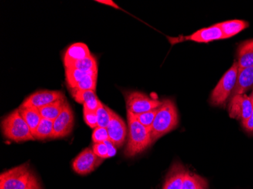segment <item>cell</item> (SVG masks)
I'll return each mask as SVG.
<instances>
[{
	"instance_id": "cell-1",
	"label": "cell",
	"mask_w": 253,
	"mask_h": 189,
	"mask_svg": "<svg viewBox=\"0 0 253 189\" xmlns=\"http://www.w3.org/2000/svg\"><path fill=\"white\" fill-rule=\"evenodd\" d=\"M128 140L125 151V156L134 157L144 151L153 144L149 129L136 120L134 114L127 112Z\"/></svg>"
},
{
	"instance_id": "cell-2",
	"label": "cell",
	"mask_w": 253,
	"mask_h": 189,
	"mask_svg": "<svg viewBox=\"0 0 253 189\" xmlns=\"http://www.w3.org/2000/svg\"><path fill=\"white\" fill-rule=\"evenodd\" d=\"M178 122V113L174 102L171 99L163 101L154 122L149 129L153 143L175 129Z\"/></svg>"
},
{
	"instance_id": "cell-3",
	"label": "cell",
	"mask_w": 253,
	"mask_h": 189,
	"mask_svg": "<svg viewBox=\"0 0 253 189\" xmlns=\"http://www.w3.org/2000/svg\"><path fill=\"white\" fill-rule=\"evenodd\" d=\"M1 127L4 136L15 143H23L35 139L18 109L3 118Z\"/></svg>"
},
{
	"instance_id": "cell-4",
	"label": "cell",
	"mask_w": 253,
	"mask_h": 189,
	"mask_svg": "<svg viewBox=\"0 0 253 189\" xmlns=\"http://www.w3.org/2000/svg\"><path fill=\"white\" fill-rule=\"evenodd\" d=\"M29 165L22 164L1 173L0 189H25L34 180Z\"/></svg>"
},
{
	"instance_id": "cell-5",
	"label": "cell",
	"mask_w": 253,
	"mask_h": 189,
	"mask_svg": "<svg viewBox=\"0 0 253 189\" xmlns=\"http://www.w3.org/2000/svg\"><path fill=\"white\" fill-rule=\"evenodd\" d=\"M238 75V64L234 62L232 67L223 75L211 93V105L214 106H221L224 105L226 101L231 96L237 83Z\"/></svg>"
},
{
	"instance_id": "cell-6",
	"label": "cell",
	"mask_w": 253,
	"mask_h": 189,
	"mask_svg": "<svg viewBox=\"0 0 253 189\" xmlns=\"http://www.w3.org/2000/svg\"><path fill=\"white\" fill-rule=\"evenodd\" d=\"M125 96L127 112L134 115L158 109L163 104L159 99H153L143 92L136 91L125 92Z\"/></svg>"
},
{
	"instance_id": "cell-7",
	"label": "cell",
	"mask_w": 253,
	"mask_h": 189,
	"mask_svg": "<svg viewBox=\"0 0 253 189\" xmlns=\"http://www.w3.org/2000/svg\"><path fill=\"white\" fill-rule=\"evenodd\" d=\"M253 110V102L251 96L240 94L231 97L229 104V115L231 118L241 120L242 123L247 121L251 116Z\"/></svg>"
},
{
	"instance_id": "cell-8",
	"label": "cell",
	"mask_w": 253,
	"mask_h": 189,
	"mask_svg": "<svg viewBox=\"0 0 253 189\" xmlns=\"http://www.w3.org/2000/svg\"><path fill=\"white\" fill-rule=\"evenodd\" d=\"M103 160L95 154L93 149L86 148L75 157L72 163V168L78 174L87 175L94 171Z\"/></svg>"
},
{
	"instance_id": "cell-9",
	"label": "cell",
	"mask_w": 253,
	"mask_h": 189,
	"mask_svg": "<svg viewBox=\"0 0 253 189\" xmlns=\"http://www.w3.org/2000/svg\"><path fill=\"white\" fill-rule=\"evenodd\" d=\"M65 99V95L61 91H38L28 96L21 104V107H33L40 109L57 101Z\"/></svg>"
},
{
	"instance_id": "cell-10",
	"label": "cell",
	"mask_w": 253,
	"mask_h": 189,
	"mask_svg": "<svg viewBox=\"0 0 253 189\" xmlns=\"http://www.w3.org/2000/svg\"><path fill=\"white\" fill-rule=\"evenodd\" d=\"M75 124L73 111L67 102L62 113L53 121V134L52 139L64 138L70 134Z\"/></svg>"
},
{
	"instance_id": "cell-11",
	"label": "cell",
	"mask_w": 253,
	"mask_h": 189,
	"mask_svg": "<svg viewBox=\"0 0 253 189\" xmlns=\"http://www.w3.org/2000/svg\"><path fill=\"white\" fill-rule=\"evenodd\" d=\"M224 39L222 31L219 26L216 25L209 28H203L193 33L191 35L186 37H180L179 38H174L172 43L183 42V41H193L196 42H203L208 43L214 40Z\"/></svg>"
},
{
	"instance_id": "cell-12",
	"label": "cell",
	"mask_w": 253,
	"mask_h": 189,
	"mask_svg": "<svg viewBox=\"0 0 253 189\" xmlns=\"http://www.w3.org/2000/svg\"><path fill=\"white\" fill-rule=\"evenodd\" d=\"M106 129L109 133V140L112 141L116 147H122L125 143L127 129L123 119L113 111H112L110 123Z\"/></svg>"
},
{
	"instance_id": "cell-13",
	"label": "cell",
	"mask_w": 253,
	"mask_h": 189,
	"mask_svg": "<svg viewBox=\"0 0 253 189\" xmlns=\"http://www.w3.org/2000/svg\"><path fill=\"white\" fill-rule=\"evenodd\" d=\"M89 55H91V52L86 44L83 42L72 44L68 47L64 55L63 62L65 68H69L75 62L84 59Z\"/></svg>"
},
{
	"instance_id": "cell-14",
	"label": "cell",
	"mask_w": 253,
	"mask_h": 189,
	"mask_svg": "<svg viewBox=\"0 0 253 189\" xmlns=\"http://www.w3.org/2000/svg\"><path fill=\"white\" fill-rule=\"evenodd\" d=\"M187 171L181 163H174L168 173L163 189H182Z\"/></svg>"
},
{
	"instance_id": "cell-15",
	"label": "cell",
	"mask_w": 253,
	"mask_h": 189,
	"mask_svg": "<svg viewBox=\"0 0 253 189\" xmlns=\"http://www.w3.org/2000/svg\"><path fill=\"white\" fill-rule=\"evenodd\" d=\"M72 94L77 102L84 105V109L92 112H96L102 103L96 96V91H73Z\"/></svg>"
},
{
	"instance_id": "cell-16",
	"label": "cell",
	"mask_w": 253,
	"mask_h": 189,
	"mask_svg": "<svg viewBox=\"0 0 253 189\" xmlns=\"http://www.w3.org/2000/svg\"><path fill=\"white\" fill-rule=\"evenodd\" d=\"M253 86V66L238 71L237 83L233 91L232 96L244 94Z\"/></svg>"
},
{
	"instance_id": "cell-17",
	"label": "cell",
	"mask_w": 253,
	"mask_h": 189,
	"mask_svg": "<svg viewBox=\"0 0 253 189\" xmlns=\"http://www.w3.org/2000/svg\"><path fill=\"white\" fill-rule=\"evenodd\" d=\"M238 71L253 66V39L244 41L237 49Z\"/></svg>"
},
{
	"instance_id": "cell-18",
	"label": "cell",
	"mask_w": 253,
	"mask_h": 189,
	"mask_svg": "<svg viewBox=\"0 0 253 189\" xmlns=\"http://www.w3.org/2000/svg\"><path fill=\"white\" fill-rule=\"evenodd\" d=\"M217 25L222 31L224 39H228L248 28L249 23L244 20H231L218 23Z\"/></svg>"
},
{
	"instance_id": "cell-19",
	"label": "cell",
	"mask_w": 253,
	"mask_h": 189,
	"mask_svg": "<svg viewBox=\"0 0 253 189\" xmlns=\"http://www.w3.org/2000/svg\"><path fill=\"white\" fill-rule=\"evenodd\" d=\"M18 110L34 135L42 118L40 113L39 109H36V108H25L20 106Z\"/></svg>"
},
{
	"instance_id": "cell-20",
	"label": "cell",
	"mask_w": 253,
	"mask_h": 189,
	"mask_svg": "<svg viewBox=\"0 0 253 189\" xmlns=\"http://www.w3.org/2000/svg\"><path fill=\"white\" fill-rule=\"evenodd\" d=\"M66 104V99H61L50 105H46L45 107L41 108L39 109L40 113L42 118L54 121L62 113Z\"/></svg>"
},
{
	"instance_id": "cell-21",
	"label": "cell",
	"mask_w": 253,
	"mask_h": 189,
	"mask_svg": "<svg viewBox=\"0 0 253 189\" xmlns=\"http://www.w3.org/2000/svg\"><path fill=\"white\" fill-rule=\"evenodd\" d=\"M52 134H53V121L42 118L41 123L37 128L36 131L34 133V139L37 140L52 139Z\"/></svg>"
},
{
	"instance_id": "cell-22",
	"label": "cell",
	"mask_w": 253,
	"mask_h": 189,
	"mask_svg": "<svg viewBox=\"0 0 253 189\" xmlns=\"http://www.w3.org/2000/svg\"><path fill=\"white\" fill-rule=\"evenodd\" d=\"M207 183L197 174L187 171L182 189H206Z\"/></svg>"
},
{
	"instance_id": "cell-23",
	"label": "cell",
	"mask_w": 253,
	"mask_h": 189,
	"mask_svg": "<svg viewBox=\"0 0 253 189\" xmlns=\"http://www.w3.org/2000/svg\"><path fill=\"white\" fill-rule=\"evenodd\" d=\"M98 72H90L87 74L82 80L78 82L74 89L73 91H96V81H97Z\"/></svg>"
},
{
	"instance_id": "cell-24",
	"label": "cell",
	"mask_w": 253,
	"mask_h": 189,
	"mask_svg": "<svg viewBox=\"0 0 253 189\" xmlns=\"http://www.w3.org/2000/svg\"><path fill=\"white\" fill-rule=\"evenodd\" d=\"M90 72H82L74 68H65V79L67 84L71 89H74L78 82Z\"/></svg>"
},
{
	"instance_id": "cell-25",
	"label": "cell",
	"mask_w": 253,
	"mask_h": 189,
	"mask_svg": "<svg viewBox=\"0 0 253 189\" xmlns=\"http://www.w3.org/2000/svg\"><path fill=\"white\" fill-rule=\"evenodd\" d=\"M69 68H76L84 72H98L97 62L95 57L92 55L75 62Z\"/></svg>"
},
{
	"instance_id": "cell-26",
	"label": "cell",
	"mask_w": 253,
	"mask_h": 189,
	"mask_svg": "<svg viewBox=\"0 0 253 189\" xmlns=\"http://www.w3.org/2000/svg\"><path fill=\"white\" fill-rule=\"evenodd\" d=\"M112 111L104 104L101 103L96 112V116H97L98 126L107 128L110 123L111 117H112Z\"/></svg>"
},
{
	"instance_id": "cell-27",
	"label": "cell",
	"mask_w": 253,
	"mask_h": 189,
	"mask_svg": "<svg viewBox=\"0 0 253 189\" xmlns=\"http://www.w3.org/2000/svg\"><path fill=\"white\" fill-rule=\"evenodd\" d=\"M159 108L149 111V112H145V113H140V114L134 115L136 120L140 122L143 126H146L148 129L151 128L153 122H154L155 117L159 112Z\"/></svg>"
},
{
	"instance_id": "cell-28",
	"label": "cell",
	"mask_w": 253,
	"mask_h": 189,
	"mask_svg": "<svg viewBox=\"0 0 253 189\" xmlns=\"http://www.w3.org/2000/svg\"><path fill=\"white\" fill-rule=\"evenodd\" d=\"M92 139H93V143H102L109 140V133H108L107 129L97 126L93 130Z\"/></svg>"
},
{
	"instance_id": "cell-29",
	"label": "cell",
	"mask_w": 253,
	"mask_h": 189,
	"mask_svg": "<svg viewBox=\"0 0 253 189\" xmlns=\"http://www.w3.org/2000/svg\"><path fill=\"white\" fill-rule=\"evenodd\" d=\"M84 120L88 126L92 129H96L98 126V120L96 113L92 111L87 110V109H83Z\"/></svg>"
},
{
	"instance_id": "cell-30",
	"label": "cell",
	"mask_w": 253,
	"mask_h": 189,
	"mask_svg": "<svg viewBox=\"0 0 253 189\" xmlns=\"http://www.w3.org/2000/svg\"><path fill=\"white\" fill-rule=\"evenodd\" d=\"M93 151L97 157L99 158L105 159L109 158V150H108L107 146L105 143H94L93 146Z\"/></svg>"
},
{
	"instance_id": "cell-31",
	"label": "cell",
	"mask_w": 253,
	"mask_h": 189,
	"mask_svg": "<svg viewBox=\"0 0 253 189\" xmlns=\"http://www.w3.org/2000/svg\"><path fill=\"white\" fill-rule=\"evenodd\" d=\"M105 144L107 146L108 150H109V157H112L116 155V152H117V147H116L112 141L107 140L105 142Z\"/></svg>"
},
{
	"instance_id": "cell-32",
	"label": "cell",
	"mask_w": 253,
	"mask_h": 189,
	"mask_svg": "<svg viewBox=\"0 0 253 189\" xmlns=\"http://www.w3.org/2000/svg\"><path fill=\"white\" fill-rule=\"evenodd\" d=\"M243 126L245 128L247 131L250 132V133H253V112H252L251 116H250V117L249 118L247 121L243 123Z\"/></svg>"
},
{
	"instance_id": "cell-33",
	"label": "cell",
	"mask_w": 253,
	"mask_h": 189,
	"mask_svg": "<svg viewBox=\"0 0 253 189\" xmlns=\"http://www.w3.org/2000/svg\"><path fill=\"white\" fill-rule=\"evenodd\" d=\"M96 2L109 5V6L113 7L114 8H116V9H119V8H120L119 5H118L116 2H114L113 1H112V0H96Z\"/></svg>"
},
{
	"instance_id": "cell-34",
	"label": "cell",
	"mask_w": 253,
	"mask_h": 189,
	"mask_svg": "<svg viewBox=\"0 0 253 189\" xmlns=\"http://www.w3.org/2000/svg\"><path fill=\"white\" fill-rule=\"evenodd\" d=\"M25 189H41V186L38 183V180L36 177H34V180L31 182V184L28 186Z\"/></svg>"
},
{
	"instance_id": "cell-35",
	"label": "cell",
	"mask_w": 253,
	"mask_h": 189,
	"mask_svg": "<svg viewBox=\"0 0 253 189\" xmlns=\"http://www.w3.org/2000/svg\"><path fill=\"white\" fill-rule=\"evenodd\" d=\"M251 97H252V99H253V94H252Z\"/></svg>"
},
{
	"instance_id": "cell-36",
	"label": "cell",
	"mask_w": 253,
	"mask_h": 189,
	"mask_svg": "<svg viewBox=\"0 0 253 189\" xmlns=\"http://www.w3.org/2000/svg\"></svg>"
}]
</instances>
